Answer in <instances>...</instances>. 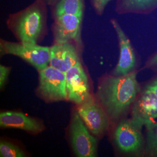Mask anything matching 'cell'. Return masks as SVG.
Listing matches in <instances>:
<instances>
[{
    "label": "cell",
    "mask_w": 157,
    "mask_h": 157,
    "mask_svg": "<svg viewBox=\"0 0 157 157\" xmlns=\"http://www.w3.org/2000/svg\"><path fill=\"white\" fill-rule=\"evenodd\" d=\"M137 72L107 77L98 85L97 98L109 117L117 120L134 103L140 91Z\"/></svg>",
    "instance_id": "1"
},
{
    "label": "cell",
    "mask_w": 157,
    "mask_h": 157,
    "mask_svg": "<svg viewBox=\"0 0 157 157\" xmlns=\"http://www.w3.org/2000/svg\"><path fill=\"white\" fill-rule=\"evenodd\" d=\"M12 28L21 43L36 44L44 27V15L38 6H32L18 13Z\"/></svg>",
    "instance_id": "2"
},
{
    "label": "cell",
    "mask_w": 157,
    "mask_h": 157,
    "mask_svg": "<svg viewBox=\"0 0 157 157\" xmlns=\"http://www.w3.org/2000/svg\"><path fill=\"white\" fill-rule=\"evenodd\" d=\"M0 50L2 54L18 56L40 71L50 65V47L1 40Z\"/></svg>",
    "instance_id": "3"
},
{
    "label": "cell",
    "mask_w": 157,
    "mask_h": 157,
    "mask_svg": "<svg viewBox=\"0 0 157 157\" xmlns=\"http://www.w3.org/2000/svg\"><path fill=\"white\" fill-rule=\"evenodd\" d=\"M70 139L77 157H95L97 155V142L91 135L78 112L73 114L69 126Z\"/></svg>",
    "instance_id": "4"
},
{
    "label": "cell",
    "mask_w": 157,
    "mask_h": 157,
    "mask_svg": "<svg viewBox=\"0 0 157 157\" xmlns=\"http://www.w3.org/2000/svg\"><path fill=\"white\" fill-rule=\"evenodd\" d=\"M38 90L41 95L48 101L67 100L66 73L50 65L40 71Z\"/></svg>",
    "instance_id": "5"
},
{
    "label": "cell",
    "mask_w": 157,
    "mask_h": 157,
    "mask_svg": "<svg viewBox=\"0 0 157 157\" xmlns=\"http://www.w3.org/2000/svg\"><path fill=\"white\" fill-rule=\"evenodd\" d=\"M77 112L91 133L97 136L104 135L109 128V117L98 102L91 97L78 105Z\"/></svg>",
    "instance_id": "6"
},
{
    "label": "cell",
    "mask_w": 157,
    "mask_h": 157,
    "mask_svg": "<svg viewBox=\"0 0 157 157\" xmlns=\"http://www.w3.org/2000/svg\"><path fill=\"white\" fill-rule=\"evenodd\" d=\"M141 128L130 119L122 120L114 132V140L124 153H136L143 146Z\"/></svg>",
    "instance_id": "7"
},
{
    "label": "cell",
    "mask_w": 157,
    "mask_h": 157,
    "mask_svg": "<svg viewBox=\"0 0 157 157\" xmlns=\"http://www.w3.org/2000/svg\"><path fill=\"white\" fill-rule=\"evenodd\" d=\"M67 100L80 105L91 98L87 75L80 62L77 63L66 73Z\"/></svg>",
    "instance_id": "8"
},
{
    "label": "cell",
    "mask_w": 157,
    "mask_h": 157,
    "mask_svg": "<svg viewBox=\"0 0 157 157\" xmlns=\"http://www.w3.org/2000/svg\"><path fill=\"white\" fill-rule=\"evenodd\" d=\"M157 119V98L147 86L135 100L131 119L142 128Z\"/></svg>",
    "instance_id": "9"
},
{
    "label": "cell",
    "mask_w": 157,
    "mask_h": 157,
    "mask_svg": "<svg viewBox=\"0 0 157 157\" xmlns=\"http://www.w3.org/2000/svg\"><path fill=\"white\" fill-rule=\"evenodd\" d=\"M111 23L117 34L120 48L119 58L114 70V75L122 76L133 71L136 59L131 43L122 29L115 19L111 20Z\"/></svg>",
    "instance_id": "10"
},
{
    "label": "cell",
    "mask_w": 157,
    "mask_h": 157,
    "mask_svg": "<svg viewBox=\"0 0 157 157\" xmlns=\"http://www.w3.org/2000/svg\"><path fill=\"white\" fill-rule=\"evenodd\" d=\"M82 17L71 14L56 16L54 26V37L56 44L78 41Z\"/></svg>",
    "instance_id": "11"
},
{
    "label": "cell",
    "mask_w": 157,
    "mask_h": 157,
    "mask_svg": "<svg viewBox=\"0 0 157 157\" xmlns=\"http://www.w3.org/2000/svg\"><path fill=\"white\" fill-rule=\"evenodd\" d=\"M0 126L4 128L21 129L34 134L39 133L44 129L43 124L37 119L16 111L1 112Z\"/></svg>",
    "instance_id": "12"
},
{
    "label": "cell",
    "mask_w": 157,
    "mask_h": 157,
    "mask_svg": "<svg viewBox=\"0 0 157 157\" xmlns=\"http://www.w3.org/2000/svg\"><path fill=\"white\" fill-rule=\"evenodd\" d=\"M80 62L76 48L69 42L56 44L50 47V66L67 73V71Z\"/></svg>",
    "instance_id": "13"
},
{
    "label": "cell",
    "mask_w": 157,
    "mask_h": 157,
    "mask_svg": "<svg viewBox=\"0 0 157 157\" xmlns=\"http://www.w3.org/2000/svg\"><path fill=\"white\" fill-rule=\"evenodd\" d=\"M119 12L147 13L157 8V0H120L118 4Z\"/></svg>",
    "instance_id": "14"
},
{
    "label": "cell",
    "mask_w": 157,
    "mask_h": 157,
    "mask_svg": "<svg viewBox=\"0 0 157 157\" xmlns=\"http://www.w3.org/2000/svg\"><path fill=\"white\" fill-rule=\"evenodd\" d=\"M56 16L71 14L82 17L83 0H61L56 6Z\"/></svg>",
    "instance_id": "15"
},
{
    "label": "cell",
    "mask_w": 157,
    "mask_h": 157,
    "mask_svg": "<svg viewBox=\"0 0 157 157\" xmlns=\"http://www.w3.org/2000/svg\"><path fill=\"white\" fill-rule=\"evenodd\" d=\"M147 146L148 150L152 155L157 157V122L146 124Z\"/></svg>",
    "instance_id": "16"
},
{
    "label": "cell",
    "mask_w": 157,
    "mask_h": 157,
    "mask_svg": "<svg viewBox=\"0 0 157 157\" xmlns=\"http://www.w3.org/2000/svg\"><path fill=\"white\" fill-rule=\"evenodd\" d=\"M0 156L1 157H25V152L18 146L9 141L0 142Z\"/></svg>",
    "instance_id": "17"
},
{
    "label": "cell",
    "mask_w": 157,
    "mask_h": 157,
    "mask_svg": "<svg viewBox=\"0 0 157 157\" xmlns=\"http://www.w3.org/2000/svg\"><path fill=\"white\" fill-rule=\"evenodd\" d=\"M11 71V67L0 65V87L1 89L5 86Z\"/></svg>",
    "instance_id": "18"
},
{
    "label": "cell",
    "mask_w": 157,
    "mask_h": 157,
    "mask_svg": "<svg viewBox=\"0 0 157 157\" xmlns=\"http://www.w3.org/2000/svg\"><path fill=\"white\" fill-rule=\"evenodd\" d=\"M111 1V0H93V6L95 11L99 14H101L107 4Z\"/></svg>",
    "instance_id": "19"
},
{
    "label": "cell",
    "mask_w": 157,
    "mask_h": 157,
    "mask_svg": "<svg viewBox=\"0 0 157 157\" xmlns=\"http://www.w3.org/2000/svg\"><path fill=\"white\" fill-rule=\"evenodd\" d=\"M147 86L153 91L157 98V78L154 80L150 84H148Z\"/></svg>",
    "instance_id": "20"
},
{
    "label": "cell",
    "mask_w": 157,
    "mask_h": 157,
    "mask_svg": "<svg viewBox=\"0 0 157 157\" xmlns=\"http://www.w3.org/2000/svg\"><path fill=\"white\" fill-rule=\"evenodd\" d=\"M149 65L150 66H157V53L152 56L149 61Z\"/></svg>",
    "instance_id": "21"
}]
</instances>
